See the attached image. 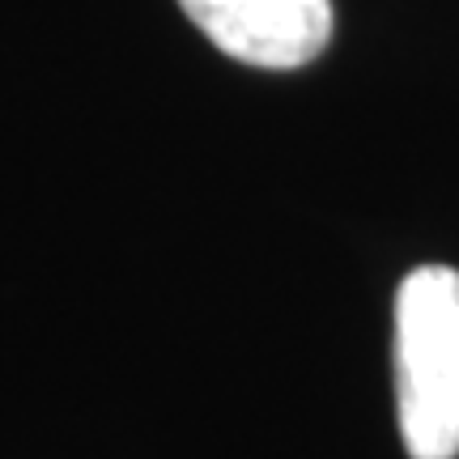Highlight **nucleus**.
I'll use <instances>...</instances> for the list:
<instances>
[{
    "label": "nucleus",
    "instance_id": "1",
    "mask_svg": "<svg viewBox=\"0 0 459 459\" xmlns=\"http://www.w3.org/2000/svg\"><path fill=\"white\" fill-rule=\"evenodd\" d=\"M395 404L412 459L459 455V273L412 268L395 294Z\"/></svg>",
    "mask_w": 459,
    "mask_h": 459
},
{
    "label": "nucleus",
    "instance_id": "2",
    "mask_svg": "<svg viewBox=\"0 0 459 459\" xmlns=\"http://www.w3.org/2000/svg\"><path fill=\"white\" fill-rule=\"evenodd\" d=\"M217 51L255 68H302L332 39V0H179Z\"/></svg>",
    "mask_w": 459,
    "mask_h": 459
}]
</instances>
